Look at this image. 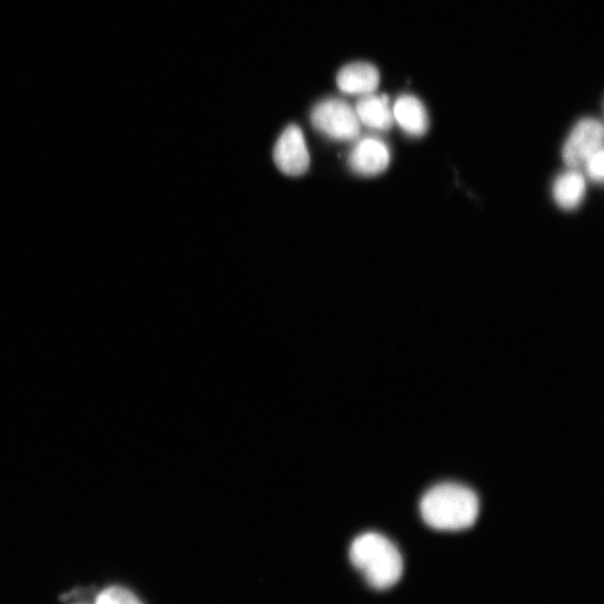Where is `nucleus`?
Wrapping results in <instances>:
<instances>
[{
    "label": "nucleus",
    "instance_id": "f257e3e1",
    "mask_svg": "<svg viewBox=\"0 0 604 604\" xmlns=\"http://www.w3.org/2000/svg\"><path fill=\"white\" fill-rule=\"evenodd\" d=\"M479 508L476 492L456 483H444L428 489L420 502L425 524L444 532L471 528L478 519Z\"/></svg>",
    "mask_w": 604,
    "mask_h": 604
},
{
    "label": "nucleus",
    "instance_id": "f03ea898",
    "mask_svg": "<svg viewBox=\"0 0 604 604\" xmlns=\"http://www.w3.org/2000/svg\"><path fill=\"white\" fill-rule=\"evenodd\" d=\"M352 564L377 590H388L401 580L403 559L393 542L386 537L368 532L358 537L350 549Z\"/></svg>",
    "mask_w": 604,
    "mask_h": 604
},
{
    "label": "nucleus",
    "instance_id": "7ed1b4c3",
    "mask_svg": "<svg viewBox=\"0 0 604 604\" xmlns=\"http://www.w3.org/2000/svg\"><path fill=\"white\" fill-rule=\"evenodd\" d=\"M311 123L320 134L340 141L354 140L361 131L356 109L340 99L319 103L311 113Z\"/></svg>",
    "mask_w": 604,
    "mask_h": 604
},
{
    "label": "nucleus",
    "instance_id": "20e7f679",
    "mask_svg": "<svg viewBox=\"0 0 604 604\" xmlns=\"http://www.w3.org/2000/svg\"><path fill=\"white\" fill-rule=\"evenodd\" d=\"M603 126L592 118L576 124L563 147V160L570 169H579L598 150L603 149Z\"/></svg>",
    "mask_w": 604,
    "mask_h": 604
},
{
    "label": "nucleus",
    "instance_id": "39448f33",
    "mask_svg": "<svg viewBox=\"0 0 604 604\" xmlns=\"http://www.w3.org/2000/svg\"><path fill=\"white\" fill-rule=\"evenodd\" d=\"M274 159L277 167L288 177H300L309 168L310 156L303 130L290 125L278 139Z\"/></svg>",
    "mask_w": 604,
    "mask_h": 604
},
{
    "label": "nucleus",
    "instance_id": "423d86ee",
    "mask_svg": "<svg viewBox=\"0 0 604 604\" xmlns=\"http://www.w3.org/2000/svg\"><path fill=\"white\" fill-rule=\"evenodd\" d=\"M391 152L389 147L380 139L365 138L352 150L349 163L357 174L362 177H377L390 165Z\"/></svg>",
    "mask_w": 604,
    "mask_h": 604
},
{
    "label": "nucleus",
    "instance_id": "0eeeda50",
    "mask_svg": "<svg viewBox=\"0 0 604 604\" xmlns=\"http://www.w3.org/2000/svg\"><path fill=\"white\" fill-rule=\"evenodd\" d=\"M337 84L345 94L364 97L374 94L379 88L380 73L373 64L351 63L339 71Z\"/></svg>",
    "mask_w": 604,
    "mask_h": 604
},
{
    "label": "nucleus",
    "instance_id": "6e6552de",
    "mask_svg": "<svg viewBox=\"0 0 604 604\" xmlns=\"http://www.w3.org/2000/svg\"><path fill=\"white\" fill-rule=\"evenodd\" d=\"M394 123L413 137L423 136L428 128V116L425 107L414 96L399 97L392 107Z\"/></svg>",
    "mask_w": 604,
    "mask_h": 604
},
{
    "label": "nucleus",
    "instance_id": "1a4fd4ad",
    "mask_svg": "<svg viewBox=\"0 0 604 604\" xmlns=\"http://www.w3.org/2000/svg\"><path fill=\"white\" fill-rule=\"evenodd\" d=\"M356 112L360 123L372 129L388 131L394 125L388 96H375L374 94L364 96L358 103Z\"/></svg>",
    "mask_w": 604,
    "mask_h": 604
},
{
    "label": "nucleus",
    "instance_id": "9d476101",
    "mask_svg": "<svg viewBox=\"0 0 604 604\" xmlns=\"http://www.w3.org/2000/svg\"><path fill=\"white\" fill-rule=\"evenodd\" d=\"M585 192V179L577 169L562 172L553 184V198L557 204L568 211L580 206Z\"/></svg>",
    "mask_w": 604,
    "mask_h": 604
},
{
    "label": "nucleus",
    "instance_id": "9b49d317",
    "mask_svg": "<svg viewBox=\"0 0 604 604\" xmlns=\"http://www.w3.org/2000/svg\"><path fill=\"white\" fill-rule=\"evenodd\" d=\"M96 604H144L131 591L123 586H110L99 593Z\"/></svg>",
    "mask_w": 604,
    "mask_h": 604
},
{
    "label": "nucleus",
    "instance_id": "f8f14e48",
    "mask_svg": "<svg viewBox=\"0 0 604 604\" xmlns=\"http://www.w3.org/2000/svg\"><path fill=\"white\" fill-rule=\"evenodd\" d=\"M604 151L603 149L591 156L583 167H585L589 179L595 183H602L604 178Z\"/></svg>",
    "mask_w": 604,
    "mask_h": 604
},
{
    "label": "nucleus",
    "instance_id": "ddd939ff",
    "mask_svg": "<svg viewBox=\"0 0 604 604\" xmlns=\"http://www.w3.org/2000/svg\"><path fill=\"white\" fill-rule=\"evenodd\" d=\"M77 604H85V603H77Z\"/></svg>",
    "mask_w": 604,
    "mask_h": 604
}]
</instances>
